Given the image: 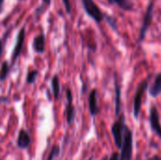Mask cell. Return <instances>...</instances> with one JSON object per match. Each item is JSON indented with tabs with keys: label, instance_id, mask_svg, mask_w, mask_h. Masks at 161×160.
Wrapping results in <instances>:
<instances>
[{
	"label": "cell",
	"instance_id": "28",
	"mask_svg": "<svg viewBox=\"0 0 161 160\" xmlns=\"http://www.w3.org/2000/svg\"><path fill=\"white\" fill-rule=\"evenodd\" d=\"M19 1H25V0H19Z\"/></svg>",
	"mask_w": 161,
	"mask_h": 160
},
{
	"label": "cell",
	"instance_id": "9",
	"mask_svg": "<svg viewBox=\"0 0 161 160\" xmlns=\"http://www.w3.org/2000/svg\"><path fill=\"white\" fill-rule=\"evenodd\" d=\"M88 103H89V110L90 113L92 117L96 116L99 112V108H98V101H97V91L96 89H92L89 94L88 98Z\"/></svg>",
	"mask_w": 161,
	"mask_h": 160
},
{
	"label": "cell",
	"instance_id": "8",
	"mask_svg": "<svg viewBox=\"0 0 161 160\" xmlns=\"http://www.w3.org/2000/svg\"><path fill=\"white\" fill-rule=\"evenodd\" d=\"M150 124L152 130L156 133V135L161 139V124L158 110L156 106H152L150 109Z\"/></svg>",
	"mask_w": 161,
	"mask_h": 160
},
{
	"label": "cell",
	"instance_id": "26",
	"mask_svg": "<svg viewBox=\"0 0 161 160\" xmlns=\"http://www.w3.org/2000/svg\"><path fill=\"white\" fill-rule=\"evenodd\" d=\"M108 2L109 4H113V1H112V0H108Z\"/></svg>",
	"mask_w": 161,
	"mask_h": 160
},
{
	"label": "cell",
	"instance_id": "18",
	"mask_svg": "<svg viewBox=\"0 0 161 160\" xmlns=\"http://www.w3.org/2000/svg\"><path fill=\"white\" fill-rule=\"evenodd\" d=\"M106 20L108 21V25L111 26V28L113 30H116L117 29V21H116V19H114L113 17H111L109 15H106Z\"/></svg>",
	"mask_w": 161,
	"mask_h": 160
},
{
	"label": "cell",
	"instance_id": "4",
	"mask_svg": "<svg viewBox=\"0 0 161 160\" xmlns=\"http://www.w3.org/2000/svg\"><path fill=\"white\" fill-rule=\"evenodd\" d=\"M154 7H155V3L153 0H151L146 8V11L143 17V21H142V25L141 26L140 29V35H139V42L143 41V40L145 39V36L147 34L148 29L150 28V25L152 24V20H153V15H154Z\"/></svg>",
	"mask_w": 161,
	"mask_h": 160
},
{
	"label": "cell",
	"instance_id": "1",
	"mask_svg": "<svg viewBox=\"0 0 161 160\" xmlns=\"http://www.w3.org/2000/svg\"><path fill=\"white\" fill-rule=\"evenodd\" d=\"M121 155L120 160H131L133 155V132L131 129L125 125L124 129V137H123V144L121 147Z\"/></svg>",
	"mask_w": 161,
	"mask_h": 160
},
{
	"label": "cell",
	"instance_id": "25",
	"mask_svg": "<svg viewBox=\"0 0 161 160\" xmlns=\"http://www.w3.org/2000/svg\"><path fill=\"white\" fill-rule=\"evenodd\" d=\"M7 100H8V99H7L6 97H1V96H0V105H1L2 102H7Z\"/></svg>",
	"mask_w": 161,
	"mask_h": 160
},
{
	"label": "cell",
	"instance_id": "24",
	"mask_svg": "<svg viewBox=\"0 0 161 160\" xmlns=\"http://www.w3.org/2000/svg\"><path fill=\"white\" fill-rule=\"evenodd\" d=\"M51 1H52V0H42V2H43L46 6H50V5H51Z\"/></svg>",
	"mask_w": 161,
	"mask_h": 160
},
{
	"label": "cell",
	"instance_id": "14",
	"mask_svg": "<svg viewBox=\"0 0 161 160\" xmlns=\"http://www.w3.org/2000/svg\"><path fill=\"white\" fill-rule=\"evenodd\" d=\"M51 87H52V93L55 100H58L60 94V83L59 78L57 74H55L51 79Z\"/></svg>",
	"mask_w": 161,
	"mask_h": 160
},
{
	"label": "cell",
	"instance_id": "12",
	"mask_svg": "<svg viewBox=\"0 0 161 160\" xmlns=\"http://www.w3.org/2000/svg\"><path fill=\"white\" fill-rule=\"evenodd\" d=\"M149 94L156 98L161 94V73L158 74L149 89Z\"/></svg>",
	"mask_w": 161,
	"mask_h": 160
},
{
	"label": "cell",
	"instance_id": "7",
	"mask_svg": "<svg viewBox=\"0 0 161 160\" xmlns=\"http://www.w3.org/2000/svg\"><path fill=\"white\" fill-rule=\"evenodd\" d=\"M66 99H67V106L65 109L66 121L68 124H72L75 118V108L73 106V93L70 89L66 90Z\"/></svg>",
	"mask_w": 161,
	"mask_h": 160
},
{
	"label": "cell",
	"instance_id": "15",
	"mask_svg": "<svg viewBox=\"0 0 161 160\" xmlns=\"http://www.w3.org/2000/svg\"><path fill=\"white\" fill-rule=\"evenodd\" d=\"M10 72V64L8 60H4L0 65V82H4Z\"/></svg>",
	"mask_w": 161,
	"mask_h": 160
},
{
	"label": "cell",
	"instance_id": "22",
	"mask_svg": "<svg viewBox=\"0 0 161 160\" xmlns=\"http://www.w3.org/2000/svg\"><path fill=\"white\" fill-rule=\"evenodd\" d=\"M4 3H5V0H0V13L3 11V8H4Z\"/></svg>",
	"mask_w": 161,
	"mask_h": 160
},
{
	"label": "cell",
	"instance_id": "27",
	"mask_svg": "<svg viewBox=\"0 0 161 160\" xmlns=\"http://www.w3.org/2000/svg\"><path fill=\"white\" fill-rule=\"evenodd\" d=\"M92 159H93V157H90L88 160H92Z\"/></svg>",
	"mask_w": 161,
	"mask_h": 160
},
{
	"label": "cell",
	"instance_id": "6",
	"mask_svg": "<svg viewBox=\"0 0 161 160\" xmlns=\"http://www.w3.org/2000/svg\"><path fill=\"white\" fill-rule=\"evenodd\" d=\"M25 26L23 25L20 30L18 31V34L16 36V42L12 51V55H11V64L13 65L16 60L18 59V58L20 57L23 47H24V43H25Z\"/></svg>",
	"mask_w": 161,
	"mask_h": 160
},
{
	"label": "cell",
	"instance_id": "23",
	"mask_svg": "<svg viewBox=\"0 0 161 160\" xmlns=\"http://www.w3.org/2000/svg\"><path fill=\"white\" fill-rule=\"evenodd\" d=\"M148 160H161V157L158 156H154V157H150Z\"/></svg>",
	"mask_w": 161,
	"mask_h": 160
},
{
	"label": "cell",
	"instance_id": "11",
	"mask_svg": "<svg viewBox=\"0 0 161 160\" xmlns=\"http://www.w3.org/2000/svg\"><path fill=\"white\" fill-rule=\"evenodd\" d=\"M31 143V139L27 131L25 129H20L18 133V138L16 141V144L20 149H26Z\"/></svg>",
	"mask_w": 161,
	"mask_h": 160
},
{
	"label": "cell",
	"instance_id": "20",
	"mask_svg": "<svg viewBox=\"0 0 161 160\" xmlns=\"http://www.w3.org/2000/svg\"><path fill=\"white\" fill-rule=\"evenodd\" d=\"M119 158H120V155H118L117 153H113L108 160H119Z\"/></svg>",
	"mask_w": 161,
	"mask_h": 160
},
{
	"label": "cell",
	"instance_id": "16",
	"mask_svg": "<svg viewBox=\"0 0 161 160\" xmlns=\"http://www.w3.org/2000/svg\"><path fill=\"white\" fill-rule=\"evenodd\" d=\"M113 4H117L119 8H121L124 10L130 11L134 8V4L132 0H112Z\"/></svg>",
	"mask_w": 161,
	"mask_h": 160
},
{
	"label": "cell",
	"instance_id": "10",
	"mask_svg": "<svg viewBox=\"0 0 161 160\" xmlns=\"http://www.w3.org/2000/svg\"><path fill=\"white\" fill-rule=\"evenodd\" d=\"M32 48L37 54H43L45 52V36L42 32L33 39Z\"/></svg>",
	"mask_w": 161,
	"mask_h": 160
},
{
	"label": "cell",
	"instance_id": "2",
	"mask_svg": "<svg viewBox=\"0 0 161 160\" xmlns=\"http://www.w3.org/2000/svg\"><path fill=\"white\" fill-rule=\"evenodd\" d=\"M148 84H149V80L145 79L138 85V88L136 90L133 98V115L135 119H138L140 116L142 110V98L148 88Z\"/></svg>",
	"mask_w": 161,
	"mask_h": 160
},
{
	"label": "cell",
	"instance_id": "17",
	"mask_svg": "<svg viewBox=\"0 0 161 160\" xmlns=\"http://www.w3.org/2000/svg\"><path fill=\"white\" fill-rule=\"evenodd\" d=\"M38 74H39L38 70H29V71L27 72V74H26V77H25V81H26V83H27V84H29V85L33 84V83L36 81Z\"/></svg>",
	"mask_w": 161,
	"mask_h": 160
},
{
	"label": "cell",
	"instance_id": "13",
	"mask_svg": "<svg viewBox=\"0 0 161 160\" xmlns=\"http://www.w3.org/2000/svg\"><path fill=\"white\" fill-rule=\"evenodd\" d=\"M115 114L118 117L121 112V87L115 77Z\"/></svg>",
	"mask_w": 161,
	"mask_h": 160
},
{
	"label": "cell",
	"instance_id": "3",
	"mask_svg": "<svg viewBox=\"0 0 161 160\" xmlns=\"http://www.w3.org/2000/svg\"><path fill=\"white\" fill-rule=\"evenodd\" d=\"M81 2H82L83 8L85 10V12L94 22L99 24L104 20V18H105L104 13L102 12V10L100 9L98 5L93 0H81Z\"/></svg>",
	"mask_w": 161,
	"mask_h": 160
},
{
	"label": "cell",
	"instance_id": "5",
	"mask_svg": "<svg viewBox=\"0 0 161 160\" xmlns=\"http://www.w3.org/2000/svg\"><path fill=\"white\" fill-rule=\"evenodd\" d=\"M125 116L119 115L118 119L113 123L111 126V133L114 139L115 145L118 149H121L123 144V137H124V129H125Z\"/></svg>",
	"mask_w": 161,
	"mask_h": 160
},
{
	"label": "cell",
	"instance_id": "21",
	"mask_svg": "<svg viewBox=\"0 0 161 160\" xmlns=\"http://www.w3.org/2000/svg\"><path fill=\"white\" fill-rule=\"evenodd\" d=\"M3 50H4V42H3V41H2V39H0V58L2 57Z\"/></svg>",
	"mask_w": 161,
	"mask_h": 160
},
{
	"label": "cell",
	"instance_id": "19",
	"mask_svg": "<svg viewBox=\"0 0 161 160\" xmlns=\"http://www.w3.org/2000/svg\"><path fill=\"white\" fill-rule=\"evenodd\" d=\"M64 8H65V11L67 14H71L72 12V6H71V2L70 0H62Z\"/></svg>",
	"mask_w": 161,
	"mask_h": 160
}]
</instances>
